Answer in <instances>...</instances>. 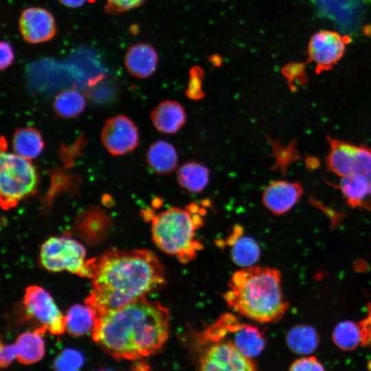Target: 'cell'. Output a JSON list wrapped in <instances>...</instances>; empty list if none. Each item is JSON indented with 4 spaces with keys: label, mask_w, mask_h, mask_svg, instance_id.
I'll use <instances>...</instances> for the list:
<instances>
[{
    "label": "cell",
    "mask_w": 371,
    "mask_h": 371,
    "mask_svg": "<svg viewBox=\"0 0 371 371\" xmlns=\"http://www.w3.org/2000/svg\"><path fill=\"white\" fill-rule=\"evenodd\" d=\"M207 341L227 340L231 341L243 355L252 358L264 349L265 338L258 326L241 323L232 313H225L203 333Z\"/></svg>",
    "instance_id": "obj_7"
},
{
    "label": "cell",
    "mask_w": 371,
    "mask_h": 371,
    "mask_svg": "<svg viewBox=\"0 0 371 371\" xmlns=\"http://www.w3.org/2000/svg\"><path fill=\"white\" fill-rule=\"evenodd\" d=\"M328 168L339 177L353 173L356 145L332 137H328Z\"/></svg>",
    "instance_id": "obj_18"
},
{
    "label": "cell",
    "mask_w": 371,
    "mask_h": 371,
    "mask_svg": "<svg viewBox=\"0 0 371 371\" xmlns=\"http://www.w3.org/2000/svg\"><path fill=\"white\" fill-rule=\"evenodd\" d=\"M19 24L23 38L30 43L49 41L56 32L54 16L42 8L31 7L24 10L20 16Z\"/></svg>",
    "instance_id": "obj_12"
},
{
    "label": "cell",
    "mask_w": 371,
    "mask_h": 371,
    "mask_svg": "<svg viewBox=\"0 0 371 371\" xmlns=\"http://www.w3.org/2000/svg\"><path fill=\"white\" fill-rule=\"evenodd\" d=\"M177 179L181 188L188 192L198 194L207 187L210 180L209 169L196 161H189L177 169Z\"/></svg>",
    "instance_id": "obj_20"
},
{
    "label": "cell",
    "mask_w": 371,
    "mask_h": 371,
    "mask_svg": "<svg viewBox=\"0 0 371 371\" xmlns=\"http://www.w3.org/2000/svg\"><path fill=\"white\" fill-rule=\"evenodd\" d=\"M88 0H59L64 5L69 8H78L82 6Z\"/></svg>",
    "instance_id": "obj_35"
},
{
    "label": "cell",
    "mask_w": 371,
    "mask_h": 371,
    "mask_svg": "<svg viewBox=\"0 0 371 371\" xmlns=\"http://www.w3.org/2000/svg\"><path fill=\"white\" fill-rule=\"evenodd\" d=\"M223 243L229 250L230 258L240 268L254 266L261 254L260 247L251 236L245 234L240 225H235Z\"/></svg>",
    "instance_id": "obj_14"
},
{
    "label": "cell",
    "mask_w": 371,
    "mask_h": 371,
    "mask_svg": "<svg viewBox=\"0 0 371 371\" xmlns=\"http://www.w3.org/2000/svg\"><path fill=\"white\" fill-rule=\"evenodd\" d=\"M0 49V67L1 70H4L12 63L14 58V54L10 45L5 41H2L1 43Z\"/></svg>",
    "instance_id": "obj_34"
},
{
    "label": "cell",
    "mask_w": 371,
    "mask_h": 371,
    "mask_svg": "<svg viewBox=\"0 0 371 371\" xmlns=\"http://www.w3.org/2000/svg\"><path fill=\"white\" fill-rule=\"evenodd\" d=\"M83 364V357L77 350L66 349L56 357L54 363L56 371H77Z\"/></svg>",
    "instance_id": "obj_27"
},
{
    "label": "cell",
    "mask_w": 371,
    "mask_h": 371,
    "mask_svg": "<svg viewBox=\"0 0 371 371\" xmlns=\"http://www.w3.org/2000/svg\"><path fill=\"white\" fill-rule=\"evenodd\" d=\"M40 261L49 271H66L83 278H91L85 247L67 236H53L45 240L41 247Z\"/></svg>",
    "instance_id": "obj_6"
},
{
    "label": "cell",
    "mask_w": 371,
    "mask_h": 371,
    "mask_svg": "<svg viewBox=\"0 0 371 371\" xmlns=\"http://www.w3.org/2000/svg\"><path fill=\"white\" fill-rule=\"evenodd\" d=\"M199 359V371H258L252 358L227 340L208 341Z\"/></svg>",
    "instance_id": "obj_9"
},
{
    "label": "cell",
    "mask_w": 371,
    "mask_h": 371,
    "mask_svg": "<svg viewBox=\"0 0 371 371\" xmlns=\"http://www.w3.org/2000/svg\"><path fill=\"white\" fill-rule=\"evenodd\" d=\"M319 338L311 326L297 324L290 328L286 335L288 348L298 355H309L318 347Z\"/></svg>",
    "instance_id": "obj_24"
},
{
    "label": "cell",
    "mask_w": 371,
    "mask_h": 371,
    "mask_svg": "<svg viewBox=\"0 0 371 371\" xmlns=\"http://www.w3.org/2000/svg\"><path fill=\"white\" fill-rule=\"evenodd\" d=\"M131 371H152L150 366L144 362L137 363Z\"/></svg>",
    "instance_id": "obj_36"
},
{
    "label": "cell",
    "mask_w": 371,
    "mask_h": 371,
    "mask_svg": "<svg viewBox=\"0 0 371 371\" xmlns=\"http://www.w3.org/2000/svg\"><path fill=\"white\" fill-rule=\"evenodd\" d=\"M89 262L92 286L85 304L96 316L146 297L166 283L164 265L149 249L110 250Z\"/></svg>",
    "instance_id": "obj_1"
},
{
    "label": "cell",
    "mask_w": 371,
    "mask_h": 371,
    "mask_svg": "<svg viewBox=\"0 0 371 371\" xmlns=\"http://www.w3.org/2000/svg\"><path fill=\"white\" fill-rule=\"evenodd\" d=\"M144 1V0H106L104 9L110 14H117L137 8Z\"/></svg>",
    "instance_id": "obj_30"
},
{
    "label": "cell",
    "mask_w": 371,
    "mask_h": 371,
    "mask_svg": "<svg viewBox=\"0 0 371 371\" xmlns=\"http://www.w3.org/2000/svg\"><path fill=\"white\" fill-rule=\"evenodd\" d=\"M86 102L82 94L76 89H67L54 97L52 106L55 113L64 119H72L85 110Z\"/></svg>",
    "instance_id": "obj_25"
},
{
    "label": "cell",
    "mask_w": 371,
    "mask_h": 371,
    "mask_svg": "<svg viewBox=\"0 0 371 371\" xmlns=\"http://www.w3.org/2000/svg\"><path fill=\"white\" fill-rule=\"evenodd\" d=\"M203 71L197 67L190 71V80L186 91L187 97L192 100H201L204 97L202 88Z\"/></svg>",
    "instance_id": "obj_29"
},
{
    "label": "cell",
    "mask_w": 371,
    "mask_h": 371,
    "mask_svg": "<svg viewBox=\"0 0 371 371\" xmlns=\"http://www.w3.org/2000/svg\"><path fill=\"white\" fill-rule=\"evenodd\" d=\"M332 338L335 344L340 349L352 350L361 344L360 326L351 321L341 322L335 326Z\"/></svg>",
    "instance_id": "obj_26"
},
{
    "label": "cell",
    "mask_w": 371,
    "mask_h": 371,
    "mask_svg": "<svg viewBox=\"0 0 371 371\" xmlns=\"http://www.w3.org/2000/svg\"><path fill=\"white\" fill-rule=\"evenodd\" d=\"M346 47V39L339 32L328 30L318 31L308 43L309 60L316 66L317 72L330 70L343 58Z\"/></svg>",
    "instance_id": "obj_10"
},
{
    "label": "cell",
    "mask_w": 371,
    "mask_h": 371,
    "mask_svg": "<svg viewBox=\"0 0 371 371\" xmlns=\"http://www.w3.org/2000/svg\"><path fill=\"white\" fill-rule=\"evenodd\" d=\"M186 116L184 107L172 100L160 102L150 112V120L154 127L165 134L178 132L185 124Z\"/></svg>",
    "instance_id": "obj_15"
},
{
    "label": "cell",
    "mask_w": 371,
    "mask_h": 371,
    "mask_svg": "<svg viewBox=\"0 0 371 371\" xmlns=\"http://www.w3.org/2000/svg\"><path fill=\"white\" fill-rule=\"evenodd\" d=\"M38 176L30 159L16 153H1L0 202L4 210L15 207L35 192Z\"/></svg>",
    "instance_id": "obj_5"
},
{
    "label": "cell",
    "mask_w": 371,
    "mask_h": 371,
    "mask_svg": "<svg viewBox=\"0 0 371 371\" xmlns=\"http://www.w3.org/2000/svg\"><path fill=\"white\" fill-rule=\"evenodd\" d=\"M281 282L280 272L275 268H240L231 276L223 298L232 311L245 318L258 323L275 322L289 307Z\"/></svg>",
    "instance_id": "obj_3"
},
{
    "label": "cell",
    "mask_w": 371,
    "mask_h": 371,
    "mask_svg": "<svg viewBox=\"0 0 371 371\" xmlns=\"http://www.w3.org/2000/svg\"><path fill=\"white\" fill-rule=\"evenodd\" d=\"M146 159L149 168L159 175L171 173L178 165V154L175 148L164 140L155 142L150 145Z\"/></svg>",
    "instance_id": "obj_19"
},
{
    "label": "cell",
    "mask_w": 371,
    "mask_h": 371,
    "mask_svg": "<svg viewBox=\"0 0 371 371\" xmlns=\"http://www.w3.org/2000/svg\"><path fill=\"white\" fill-rule=\"evenodd\" d=\"M169 331L168 308L143 297L97 315L91 337L116 359L137 360L159 352Z\"/></svg>",
    "instance_id": "obj_2"
},
{
    "label": "cell",
    "mask_w": 371,
    "mask_h": 371,
    "mask_svg": "<svg viewBox=\"0 0 371 371\" xmlns=\"http://www.w3.org/2000/svg\"><path fill=\"white\" fill-rule=\"evenodd\" d=\"M289 371H325L322 364L315 357H302L295 360Z\"/></svg>",
    "instance_id": "obj_31"
},
{
    "label": "cell",
    "mask_w": 371,
    "mask_h": 371,
    "mask_svg": "<svg viewBox=\"0 0 371 371\" xmlns=\"http://www.w3.org/2000/svg\"><path fill=\"white\" fill-rule=\"evenodd\" d=\"M158 61L155 49L151 45L143 43L131 46L124 57L127 71L138 78H146L153 75Z\"/></svg>",
    "instance_id": "obj_16"
},
{
    "label": "cell",
    "mask_w": 371,
    "mask_h": 371,
    "mask_svg": "<svg viewBox=\"0 0 371 371\" xmlns=\"http://www.w3.org/2000/svg\"><path fill=\"white\" fill-rule=\"evenodd\" d=\"M353 173L371 181V148L363 145L356 146Z\"/></svg>",
    "instance_id": "obj_28"
},
{
    "label": "cell",
    "mask_w": 371,
    "mask_h": 371,
    "mask_svg": "<svg viewBox=\"0 0 371 371\" xmlns=\"http://www.w3.org/2000/svg\"><path fill=\"white\" fill-rule=\"evenodd\" d=\"M23 304L28 318L40 326L43 333L62 335L65 330V315L58 309L51 295L43 287L32 285L26 288Z\"/></svg>",
    "instance_id": "obj_8"
},
{
    "label": "cell",
    "mask_w": 371,
    "mask_h": 371,
    "mask_svg": "<svg viewBox=\"0 0 371 371\" xmlns=\"http://www.w3.org/2000/svg\"><path fill=\"white\" fill-rule=\"evenodd\" d=\"M17 358V352L14 344H1L0 364L3 368L8 366L14 359Z\"/></svg>",
    "instance_id": "obj_33"
},
{
    "label": "cell",
    "mask_w": 371,
    "mask_h": 371,
    "mask_svg": "<svg viewBox=\"0 0 371 371\" xmlns=\"http://www.w3.org/2000/svg\"><path fill=\"white\" fill-rule=\"evenodd\" d=\"M359 325L361 334V345L371 348V302L368 306V316Z\"/></svg>",
    "instance_id": "obj_32"
},
{
    "label": "cell",
    "mask_w": 371,
    "mask_h": 371,
    "mask_svg": "<svg viewBox=\"0 0 371 371\" xmlns=\"http://www.w3.org/2000/svg\"><path fill=\"white\" fill-rule=\"evenodd\" d=\"M102 371H110V370H102Z\"/></svg>",
    "instance_id": "obj_37"
},
{
    "label": "cell",
    "mask_w": 371,
    "mask_h": 371,
    "mask_svg": "<svg viewBox=\"0 0 371 371\" xmlns=\"http://www.w3.org/2000/svg\"><path fill=\"white\" fill-rule=\"evenodd\" d=\"M206 213L204 207L191 203L183 208L172 207L150 215L154 243L182 264L192 261L203 249L196 232L203 226Z\"/></svg>",
    "instance_id": "obj_4"
},
{
    "label": "cell",
    "mask_w": 371,
    "mask_h": 371,
    "mask_svg": "<svg viewBox=\"0 0 371 371\" xmlns=\"http://www.w3.org/2000/svg\"><path fill=\"white\" fill-rule=\"evenodd\" d=\"M44 145L41 133L33 127L19 128L13 133L12 146L14 153L26 159L31 160L38 157Z\"/></svg>",
    "instance_id": "obj_21"
},
{
    "label": "cell",
    "mask_w": 371,
    "mask_h": 371,
    "mask_svg": "<svg viewBox=\"0 0 371 371\" xmlns=\"http://www.w3.org/2000/svg\"><path fill=\"white\" fill-rule=\"evenodd\" d=\"M43 333L39 329L25 332L16 339L14 345L18 361L23 364H31L40 361L45 354Z\"/></svg>",
    "instance_id": "obj_23"
},
{
    "label": "cell",
    "mask_w": 371,
    "mask_h": 371,
    "mask_svg": "<svg viewBox=\"0 0 371 371\" xmlns=\"http://www.w3.org/2000/svg\"><path fill=\"white\" fill-rule=\"evenodd\" d=\"M338 187L349 205L371 210V181L368 178L352 173L341 177Z\"/></svg>",
    "instance_id": "obj_17"
},
{
    "label": "cell",
    "mask_w": 371,
    "mask_h": 371,
    "mask_svg": "<svg viewBox=\"0 0 371 371\" xmlns=\"http://www.w3.org/2000/svg\"><path fill=\"white\" fill-rule=\"evenodd\" d=\"M100 139L104 147L111 155L120 156L137 148L139 131L129 117L118 115L105 122L101 131Z\"/></svg>",
    "instance_id": "obj_11"
},
{
    "label": "cell",
    "mask_w": 371,
    "mask_h": 371,
    "mask_svg": "<svg viewBox=\"0 0 371 371\" xmlns=\"http://www.w3.org/2000/svg\"><path fill=\"white\" fill-rule=\"evenodd\" d=\"M302 193L303 188L299 182L277 180L266 186L262 201L271 213L281 215L289 211L297 203Z\"/></svg>",
    "instance_id": "obj_13"
},
{
    "label": "cell",
    "mask_w": 371,
    "mask_h": 371,
    "mask_svg": "<svg viewBox=\"0 0 371 371\" xmlns=\"http://www.w3.org/2000/svg\"><path fill=\"white\" fill-rule=\"evenodd\" d=\"M96 318L95 312L87 304H74L67 311L65 315L66 330L74 336L91 333Z\"/></svg>",
    "instance_id": "obj_22"
}]
</instances>
